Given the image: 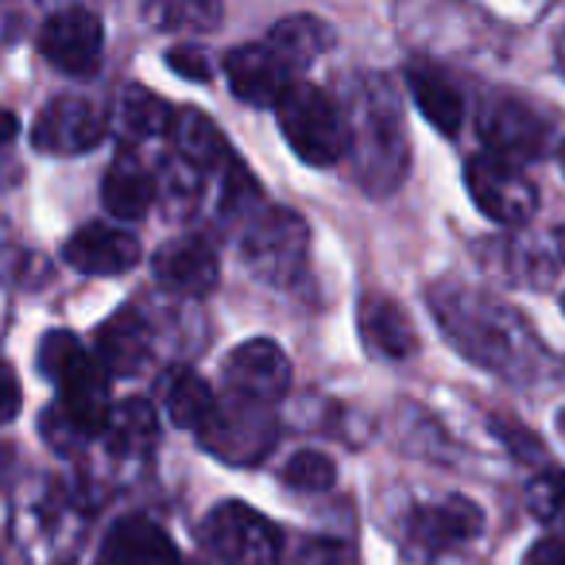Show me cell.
<instances>
[{
    "instance_id": "6da1fadb",
    "label": "cell",
    "mask_w": 565,
    "mask_h": 565,
    "mask_svg": "<svg viewBox=\"0 0 565 565\" xmlns=\"http://www.w3.org/2000/svg\"><path fill=\"white\" fill-rule=\"evenodd\" d=\"M426 302H430L441 333L477 369L511 380V384H526L542 364H550L531 326L511 307L495 302L492 295L472 291L461 282H438L426 291Z\"/></svg>"
},
{
    "instance_id": "7a4b0ae2",
    "label": "cell",
    "mask_w": 565,
    "mask_h": 565,
    "mask_svg": "<svg viewBox=\"0 0 565 565\" xmlns=\"http://www.w3.org/2000/svg\"><path fill=\"white\" fill-rule=\"evenodd\" d=\"M349 159L369 194H392L407 174V132L392 86L384 78H364L353 89L345 117Z\"/></svg>"
},
{
    "instance_id": "3957f363",
    "label": "cell",
    "mask_w": 565,
    "mask_h": 565,
    "mask_svg": "<svg viewBox=\"0 0 565 565\" xmlns=\"http://www.w3.org/2000/svg\"><path fill=\"white\" fill-rule=\"evenodd\" d=\"M279 113L282 140L291 143V151L310 167H333L341 156H349V132L345 117H338L330 94H322L310 82H295L282 102L275 105Z\"/></svg>"
},
{
    "instance_id": "277c9868",
    "label": "cell",
    "mask_w": 565,
    "mask_h": 565,
    "mask_svg": "<svg viewBox=\"0 0 565 565\" xmlns=\"http://www.w3.org/2000/svg\"><path fill=\"white\" fill-rule=\"evenodd\" d=\"M310 256V228L295 210H264L241 241V259L267 287H291Z\"/></svg>"
},
{
    "instance_id": "5b68a950",
    "label": "cell",
    "mask_w": 565,
    "mask_h": 565,
    "mask_svg": "<svg viewBox=\"0 0 565 565\" xmlns=\"http://www.w3.org/2000/svg\"><path fill=\"white\" fill-rule=\"evenodd\" d=\"M477 132L488 156L508 159V163L542 159L554 148V117L515 94H488L480 105Z\"/></svg>"
},
{
    "instance_id": "8992f818",
    "label": "cell",
    "mask_w": 565,
    "mask_h": 565,
    "mask_svg": "<svg viewBox=\"0 0 565 565\" xmlns=\"http://www.w3.org/2000/svg\"><path fill=\"white\" fill-rule=\"evenodd\" d=\"M202 542L221 565H275L279 531L271 519L241 500H225L202 519Z\"/></svg>"
},
{
    "instance_id": "52a82bcc",
    "label": "cell",
    "mask_w": 565,
    "mask_h": 565,
    "mask_svg": "<svg viewBox=\"0 0 565 565\" xmlns=\"http://www.w3.org/2000/svg\"><path fill=\"white\" fill-rule=\"evenodd\" d=\"M465 186H469L472 205L500 225H526L539 213V190L508 159L472 156L465 167Z\"/></svg>"
},
{
    "instance_id": "ba28073f",
    "label": "cell",
    "mask_w": 565,
    "mask_h": 565,
    "mask_svg": "<svg viewBox=\"0 0 565 565\" xmlns=\"http://www.w3.org/2000/svg\"><path fill=\"white\" fill-rule=\"evenodd\" d=\"M35 43H40V55L55 71L71 74V78H94L97 66H102V47H105L102 17L82 9V4L58 9L43 20Z\"/></svg>"
},
{
    "instance_id": "9c48e42d",
    "label": "cell",
    "mask_w": 565,
    "mask_h": 565,
    "mask_svg": "<svg viewBox=\"0 0 565 565\" xmlns=\"http://www.w3.org/2000/svg\"><path fill=\"white\" fill-rule=\"evenodd\" d=\"M225 384L233 387V395L241 403L267 407V403H279L287 395V387H291V361L267 338L244 341V345H236L228 353Z\"/></svg>"
},
{
    "instance_id": "30bf717a",
    "label": "cell",
    "mask_w": 565,
    "mask_h": 565,
    "mask_svg": "<svg viewBox=\"0 0 565 565\" xmlns=\"http://www.w3.org/2000/svg\"><path fill=\"white\" fill-rule=\"evenodd\" d=\"M225 78H228V89H233L244 105L267 109V105L282 102V94L299 82V74L282 63V55L271 43L259 40V43H241V47L228 51Z\"/></svg>"
},
{
    "instance_id": "8fae6325",
    "label": "cell",
    "mask_w": 565,
    "mask_h": 565,
    "mask_svg": "<svg viewBox=\"0 0 565 565\" xmlns=\"http://www.w3.org/2000/svg\"><path fill=\"white\" fill-rule=\"evenodd\" d=\"M105 136V117L82 97H55L32 125V143L47 156H82Z\"/></svg>"
},
{
    "instance_id": "7c38bea8",
    "label": "cell",
    "mask_w": 565,
    "mask_h": 565,
    "mask_svg": "<svg viewBox=\"0 0 565 565\" xmlns=\"http://www.w3.org/2000/svg\"><path fill=\"white\" fill-rule=\"evenodd\" d=\"M271 418L256 407V403H241L236 399L233 407H221L213 415V423L205 426L198 438H202L205 449H213L217 457L225 461H236V465H248V461H259V457L271 449Z\"/></svg>"
},
{
    "instance_id": "4fadbf2b",
    "label": "cell",
    "mask_w": 565,
    "mask_h": 565,
    "mask_svg": "<svg viewBox=\"0 0 565 565\" xmlns=\"http://www.w3.org/2000/svg\"><path fill=\"white\" fill-rule=\"evenodd\" d=\"M156 279L159 287L182 295V299H205L217 291L221 279V259L205 236H182L171 241L156 256Z\"/></svg>"
},
{
    "instance_id": "5bb4252c",
    "label": "cell",
    "mask_w": 565,
    "mask_h": 565,
    "mask_svg": "<svg viewBox=\"0 0 565 565\" xmlns=\"http://www.w3.org/2000/svg\"><path fill=\"white\" fill-rule=\"evenodd\" d=\"M63 256L82 275H125L140 264V241L117 225H82L63 244Z\"/></svg>"
},
{
    "instance_id": "9a60e30c",
    "label": "cell",
    "mask_w": 565,
    "mask_h": 565,
    "mask_svg": "<svg viewBox=\"0 0 565 565\" xmlns=\"http://www.w3.org/2000/svg\"><path fill=\"white\" fill-rule=\"evenodd\" d=\"M113 407H117V403H113L109 372H105L102 361L89 356V361L63 384V403H58V411H63V418L82 438H94V434H105V426H109V418H113Z\"/></svg>"
},
{
    "instance_id": "2e32d148",
    "label": "cell",
    "mask_w": 565,
    "mask_h": 565,
    "mask_svg": "<svg viewBox=\"0 0 565 565\" xmlns=\"http://www.w3.org/2000/svg\"><path fill=\"white\" fill-rule=\"evenodd\" d=\"M94 349L109 376H143L151 364V330L136 310H117L109 322H102Z\"/></svg>"
},
{
    "instance_id": "e0dca14e",
    "label": "cell",
    "mask_w": 565,
    "mask_h": 565,
    "mask_svg": "<svg viewBox=\"0 0 565 565\" xmlns=\"http://www.w3.org/2000/svg\"><path fill=\"white\" fill-rule=\"evenodd\" d=\"M97 565H179V550L159 523L128 515L105 534Z\"/></svg>"
},
{
    "instance_id": "ac0fdd59",
    "label": "cell",
    "mask_w": 565,
    "mask_h": 565,
    "mask_svg": "<svg viewBox=\"0 0 565 565\" xmlns=\"http://www.w3.org/2000/svg\"><path fill=\"white\" fill-rule=\"evenodd\" d=\"M356 326H361V338L372 353L387 356V361H407L418 353V330L403 307L387 295H364L361 310H356Z\"/></svg>"
},
{
    "instance_id": "d6986e66",
    "label": "cell",
    "mask_w": 565,
    "mask_h": 565,
    "mask_svg": "<svg viewBox=\"0 0 565 565\" xmlns=\"http://www.w3.org/2000/svg\"><path fill=\"white\" fill-rule=\"evenodd\" d=\"M484 531V511L465 495H446L438 503H423L411 515V534L426 546H457Z\"/></svg>"
},
{
    "instance_id": "ffe728a7",
    "label": "cell",
    "mask_w": 565,
    "mask_h": 565,
    "mask_svg": "<svg viewBox=\"0 0 565 565\" xmlns=\"http://www.w3.org/2000/svg\"><path fill=\"white\" fill-rule=\"evenodd\" d=\"M159 198V179L132 156H120L117 163L105 171L102 182V205L120 221H140L148 217L151 202Z\"/></svg>"
},
{
    "instance_id": "44dd1931",
    "label": "cell",
    "mask_w": 565,
    "mask_h": 565,
    "mask_svg": "<svg viewBox=\"0 0 565 565\" xmlns=\"http://www.w3.org/2000/svg\"><path fill=\"white\" fill-rule=\"evenodd\" d=\"M407 86H411V97H415L418 113H423L441 136L461 132V120H465L461 89H457L438 66H426V63L407 66Z\"/></svg>"
},
{
    "instance_id": "7402d4cb",
    "label": "cell",
    "mask_w": 565,
    "mask_h": 565,
    "mask_svg": "<svg viewBox=\"0 0 565 565\" xmlns=\"http://www.w3.org/2000/svg\"><path fill=\"white\" fill-rule=\"evenodd\" d=\"M264 40L279 51L282 63L291 66L295 74H302L333 47V28L326 20L310 17V12H295V17H282L279 24H271V32Z\"/></svg>"
},
{
    "instance_id": "603a6c76",
    "label": "cell",
    "mask_w": 565,
    "mask_h": 565,
    "mask_svg": "<svg viewBox=\"0 0 565 565\" xmlns=\"http://www.w3.org/2000/svg\"><path fill=\"white\" fill-rule=\"evenodd\" d=\"M171 140H174V156L186 159V163L198 167L202 174L217 171V167H225L228 171V167L236 163V159L228 156L225 136L210 125V117H205L202 109H182L179 117H174Z\"/></svg>"
},
{
    "instance_id": "cb8c5ba5",
    "label": "cell",
    "mask_w": 565,
    "mask_h": 565,
    "mask_svg": "<svg viewBox=\"0 0 565 565\" xmlns=\"http://www.w3.org/2000/svg\"><path fill=\"white\" fill-rule=\"evenodd\" d=\"M179 113L143 86H125L113 102V125L125 140H151V136H171Z\"/></svg>"
},
{
    "instance_id": "d4e9b609",
    "label": "cell",
    "mask_w": 565,
    "mask_h": 565,
    "mask_svg": "<svg viewBox=\"0 0 565 565\" xmlns=\"http://www.w3.org/2000/svg\"><path fill=\"white\" fill-rule=\"evenodd\" d=\"M159 441V418L148 399H125L113 407V418L105 426V446L117 457H143Z\"/></svg>"
},
{
    "instance_id": "484cf974",
    "label": "cell",
    "mask_w": 565,
    "mask_h": 565,
    "mask_svg": "<svg viewBox=\"0 0 565 565\" xmlns=\"http://www.w3.org/2000/svg\"><path fill=\"white\" fill-rule=\"evenodd\" d=\"M221 411V403L213 399V387L205 384L198 372H179V376L167 384V415L182 430H198L213 423V415Z\"/></svg>"
},
{
    "instance_id": "4316f807",
    "label": "cell",
    "mask_w": 565,
    "mask_h": 565,
    "mask_svg": "<svg viewBox=\"0 0 565 565\" xmlns=\"http://www.w3.org/2000/svg\"><path fill=\"white\" fill-rule=\"evenodd\" d=\"M282 484L295 488V492H330L338 484V465L326 454L299 449V454H291L287 465H282Z\"/></svg>"
},
{
    "instance_id": "83f0119b",
    "label": "cell",
    "mask_w": 565,
    "mask_h": 565,
    "mask_svg": "<svg viewBox=\"0 0 565 565\" xmlns=\"http://www.w3.org/2000/svg\"><path fill=\"white\" fill-rule=\"evenodd\" d=\"M526 508L539 523L565 531V472L546 469L526 484Z\"/></svg>"
},
{
    "instance_id": "f1b7e54d",
    "label": "cell",
    "mask_w": 565,
    "mask_h": 565,
    "mask_svg": "<svg viewBox=\"0 0 565 565\" xmlns=\"http://www.w3.org/2000/svg\"><path fill=\"white\" fill-rule=\"evenodd\" d=\"M89 361V353L82 349V341L74 338V333H47L40 345V372L51 380V384L63 387L66 380L74 376V372L82 369V364Z\"/></svg>"
},
{
    "instance_id": "f546056e",
    "label": "cell",
    "mask_w": 565,
    "mask_h": 565,
    "mask_svg": "<svg viewBox=\"0 0 565 565\" xmlns=\"http://www.w3.org/2000/svg\"><path fill=\"white\" fill-rule=\"evenodd\" d=\"M198 182H202V171L190 167L186 159L174 156L171 163L163 167V174H159V198H167L174 210H186L198 194Z\"/></svg>"
},
{
    "instance_id": "4dcf8cb0",
    "label": "cell",
    "mask_w": 565,
    "mask_h": 565,
    "mask_svg": "<svg viewBox=\"0 0 565 565\" xmlns=\"http://www.w3.org/2000/svg\"><path fill=\"white\" fill-rule=\"evenodd\" d=\"M151 20L167 28V32H182V28H194V32H210L213 24H221L217 4H163V9L151 12Z\"/></svg>"
},
{
    "instance_id": "1f68e13d",
    "label": "cell",
    "mask_w": 565,
    "mask_h": 565,
    "mask_svg": "<svg viewBox=\"0 0 565 565\" xmlns=\"http://www.w3.org/2000/svg\"><path fill=\"white\" fill-rule=\"evenodd\" d=\"M167 66L186 82H210L213 78V63L202 47H171L167 51Z\"/></svg>"
},
{
    "instance_id": "d6a6232c",
    "label": "cell",
    "mask_w": 565,
    "mask_h": 565,
    "mask_svg": "<svg viewBox=\"0 0 565 565\" xmlns=\"http://www.w3.org/2000/svg\"><path fill=\"white\" fill-rule=\"evenodd\" d=\"M495 430H503L500 438L508 441L511 449H515L519 457H546V449H542V441L539 438H531V430H523V426H515V423H508V418H495Z\"/></svg>"
},
{
    "instance_id": "836d02e7",
    "label": "cell",
    "mask_w": 565,
    "mask_h": 565,
    "mask_svg": "<svg viewBox=\"0 0 565 565\" xmlns=\"http://www.w3.org/2000/svg\"><path fill=\"white\" fill-rule=\"evenodd\" d=\"M523 565H565V542L562 539H539L526 550Z\"/></svg>"
},
{
    "instance_id": "e575fe53",
    "label": "cell",
    "mask_w": 565,
    "mask_h": 565,
    "mask_svg": "<svg viewBox=\"0 0 565 565\" xmlns=\"http://www.w3.org/2000/svg\"><path fill=\"white\" fill-rule=\"evenodd\" d=\"M4 384H9V418H17V411H20V380H17V372H4Z\"/></svg>"
},
{
    "instance_id": "d590c367",
    "label": "cell",
    "mask_w": 565,
    "mask_h": 565,
    "mask_svg": "<svg viewBox=\"0 0 565 565\" xmlns=\"http://www.w3.org/2000/svg\"><path fill=\"white\" fill-rule=\"evenodd\" d=\"M557 66H562V71H565V32L557 35Z\"/></svg>"
},
{
    "instance_id": "8d00e7d4",
    "label": "cell",
    "mask_w": 565,
    "mask_h": 565,
    "mask_svg": "<svg viewBox=\"0 0 565 565\" xmlns=\"http://www.w3.org/2000/svg\"><path fill=\"white\" fill-rule=\"evenodd\" d=\"M557 430H562V434H565V407H562V411H557Z\"/></svg>"
},
{
    "instance_id": "74e56055",
    "label": "cell",
    "mask_w": 565,
    "mask_h": 565,
    "mask_svg": "<svg viewBox=\"0 0 565 565\" xmlns=\"http://www.w3.org/2000/svg\"><path fill=\"white\" fill-rule=\"evenodd\" d=\"M562 163H565V148H562Z\"/></svg>"
}]
</instances>
